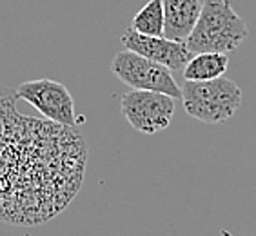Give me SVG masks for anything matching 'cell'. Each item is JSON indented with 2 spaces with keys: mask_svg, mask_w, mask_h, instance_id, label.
Here are the masks:
<instances>
[{
  "mask_svg": "<svg viewBox=\"0 0 256 236\" xmlns=\"http://www.w3.org/2000/svg\"><path fill=\"white\" fill-rule=\"evenodd\" d=\"M111 71L129 89L156 91V93L169 94L174 100L182 98V91L168 68L144 58L133 51L124 50L114 54Z\"/></svg>",
  "mask_w": 256,
  "mask_h": 236,
  "instance_id": "4",
  "label": "cell"
},
{
  "mask_svg": "<svg viewBox=\"0 0 256 236\" xmlns=\"http://www.w3.org/2000/svg\"><path fill=\"white\" fill-rule=\"evenodd\" d=\"M15 98V91H0V220L34 227L78 194L88 146L74 128L22 114Z\"/></svg>",
  "mask_w": 256,
  "mask_h": 236,
  "instance_id": "1",
  "label": "cell"
},
{
  "mask_svg": "<svg viewBox=\"0 0 256 236\" xmlns=\"http://www.w3.org/2000/svg\"><path fill=\"white\" fill-rule=\"evenodd\" d=\"M180 91L186 113L204 124L227 122L242 106L240 86L226 76L207 82L186 80Z\"/></svg>",
  "mask_w": 256,
  "mask_h": 236,
  "instance_id": "3",
  "label": "cell"
},
{
  "mask_svg": "<svg viewBox=\"0 0 256 236\" xmlns=\"http://www.w3.org/2000/svg\"><path fill=\"white\" fill-rule=\"evenodd\" d=\"M120 42L128 51H133L144 58L168 68L171 73L184 71V68L192 58V53L188 50L186 42L169 40L166 36H146L133 31L131 28L124 31Z\"/></svg>",
  "mask_w": 256,
  "mask_h": 236,
  "instance_id": "7",
  "label": "cell"
},
{
  "mask_svg": "<svg viewBox=\"0 0 256 236\" xmlns=\"http://www.w3.org/2000/svg\"><path fill=\"white\" fill-rule=\"evenodd\" d=\"M131 30L146 36H164V4L162 0H149L133 16Z\"/></svg>",
  "mask_w": 256,
  "mask_h": 236,
  "instance_id": "10",
  "label": "cell"
},
{
  "mask_svg": "<svg viewBox=\"0 0 256 236\" xmlns=\"http://www.w3.org/2000/svg\"><path fill=\"white\" fill-rule=\"evenodd\" d=\"M229 68V56L224 53H196L184 68V78L189 82H207L224 76Z\"/></svg>",
  "mask_w": 256,
  "mask_h": 236,
  "instance_id": "9",
  "label": "cell"
},
{
  "mask_svg": "<svg viewBox=\"0 0 256 236\" xmlns=\"http://www.w3.org/2000/svg\"><path fill=\"white\" fill-rule=\"evenodd\" d=\"M247 38L246 20L232 10L231 0H206L186 46L196 53H231Z\"/></svg>",
  "mask_w": 256,
  "mask_h": 236,
  "instance_id": "2",
  "label": "cell"
},
{
  "mask_svg": "<svg viewBox=\"0 0 256 236\" xmlns=\"http://www.w3.org/2000/svg\"><path fill=\"white\" fill-rule=\"evenodd\" d=\"M164 36L176 42H186L196 26L202 2L200 0H162Z\"/></svg>",
  "mask_w": 256,
  "mask_h": 236,
  "instance_id": "8",
  "label": "cell"
},
{
  "mask_svg": "<svg viewBox=\"0 0 256 236\" xmlns=\"http://www.w3.org/2000/svg\"><path fill=\"white\" fill-rule=\"evenodd\" d=\"M15 96L33 106L46 120L74 128L76 114L71 93L64 84L51 78L28 80L15 89Z\"/></svg>",
  "mask_w": 256,
  "mask_h": 236,
  "instance_id": "6",
  "label": "cell"
},
{
  "mask_svg": "<svg viewBox=\"0 0 256 236\" xmlns=\"http://www.w3.org/2000/svg\"><path fill=\"white\" fill-rule=\"evenodd\" d=\"M120 111L138 133L156 134L169 128L174 114V98L156 91L131 89L120 100Z\"/></svg>",
  "mask_w": 256,
  "mask_h": 236,
  "instance_id": "5",
  "label": "cell"
}]
</instances>
